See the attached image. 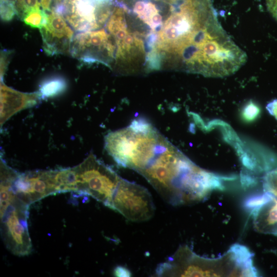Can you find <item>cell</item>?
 Masks as SVG:
<instances>
[{"instance_id":"cell-1","label":"cell","mask_w":277,"mask_h":277,"mask_svg":"<svg viewBox=\"0 0 277 277\" xmlns=\"http://www.w3.org/2000/svg\"><path fill=\"white\" fill-rule=\"evenodd\" d=\"M172 205L199 202L214 189V174L202 169L166 138L150 163L138 172Z\"/></svg>"},{"instance_id":"cell-2","label":"cell","mask_w":277,"mask_h":277,"mask_svg":"<svg viewBox=\"0 0 277 277\" xmlns=\"http://www.w3.org/2000/svg\"><path fill=\"white\" fill-rule=\"evenodd\" d=\"M165 138L150 122L140 117L108 133L105 147L118 165L138 172L152 160Z\"/></svg>"},{"instance_id":"cell-3","label":"cell","mask_w":277,"mask_h":277,"mask_svg":"<svg viewBox=\"0 0 277 277\" xmlns=\"http://www.w3.org/2000/svg\"><path fill=\"white\" fill-rule=\"evenodd\" d=\"M0 195L2 239L13 254L28 255L32 249L28 225L29 205L19 199L9 187H1Z\"/></svg>"},{"instance_id":"cell-4","label":"cell","mask_w":277,"mask_h":277,"mask_svg":"<svg viewBox=\"0 0 277 277\" xmlns=\"http://www.w3.org/2000/svg\"><path fill=\"white\" fill-rule=\"evenodd\" d=\"M74 168L76 192L91 196L110 208L113 194L122 177L93 154Z\"/></svg>"},{"instance_id":"cell-5","label":"cell","mask_w":277,"mask_h":277,"mask_svg":"<svg viewBox=\"0 0 277 277\" xmlns=\"http://www.w3.org/2000/svg\"><path fill=\"white\" fill-rule=\"evenodd\" d=\"M113 5L112 0H54L51 11L63 16L73 30L85 32L103 26Z\"/></svg>"},{"instance_id":"cell-6","label":"cell","mask_w":277,"mask_h":277,"mask_svg":"<svg viewBox=\"0 0 277 277\" xmlns=\"http://www.w3.org/2000/svg\"><path fill=\"white\" fill-rule=\"evenodd\" d=\"M110 209L132 222H144L154 215L155 207L148 190L121 178L113 194Z\"/></svg>"},{"instance_id":"cell-7","label":"cell","mask_w":277,"mask_h":277,"mask_svg":"<svg viewBox=\"0 0 277 277\" xmlns=\"http://www.w3.org/2000/svg\"><path fill=\"white\" fill-rule=\"evenodd\" d=\"M4 179L17 197L28 205L57 192L55 171H35L19 174L11 168Z\"/></svg>"},{"instance_id":"cell-8","label":"cell","mask_w":277,"mask_h":277,"mask_svg":"<svg viewBox=\"0 0 277 277\" xmlns=\"http://www.w3.org/2000/svg\"><path fill=\"white\" fill-rule=\"evenodd\" d=\"M115 47L104 29L80 32L73 36L70 53L87 63H100L107 66L114 58Z\"/></svg>"},{"instance_id":"cell-9","label":"cell","mask_w":277,"mask_h":277,"mask_svg":"<svg viewBox=\"0 0 277 277\" xmlns=\"http://www.w3.org/2000/svg\"><path fill=\"white\" fill-rule=\"evenodd\" d=\"M39 30L43 49L48 55L70 53L73 31L63 16L50 11L46 23Z\"/></svg>"},{"instance_id":"cell-10","label":"cell","mask_w":277,"mask_h":277,"mask_svg":"<svg viewBox=\"0 0 277 277\" xmlns=\"http://www.w3.org/2000/svg\"><path fill=\"white\" fill-rule=\"evenodd\" d=\"M251 213L258 232L277 235V199L274 196L265 192L261 194Z\"/></svg>"},{"instance_id":"cell-11","label":"cell","mask_w":277,"mask_h":277,"mask_svg":"<svg viewBox=\"0 0 277 277\" xmlns=\"http://www.w3.org/2000/svg\"><path fill=\"white\" fill-rule=\"evenodd\" d=\"M40 97L39 92L22 93L1 84V118H6V116L11 115L20 109L35 104Z\"/></svg>"},{"instance_id":"cell-12","label":"cell","mask_w":277,"mask_h":277,"mask_svg":"<svg viewBox=\"0 0 277 277\" xmlns=\"http://www.w3.org/2000/svg\"><path fill=\"white\" fill-rule=\"evenodd\" d=\"M66 87V82L63 78L54 77L44 81L39 92L42 98L50 97L62 92Z\"/></svg>"},{"instance_id":"cell-13","label":"cell","mask_w":277,"mask_h":277,"mask_svg":"<svg viewBox=\"0 0 277 277\" xmlns=\"http://www.w3.org/2000/svg\"><path fill=\"white\" fill-rule=\"evenodd\" d=\"M48 14L39 8L34 9L23 17V21L27 25L35 28H41L47 21Z\"/></svg>"},{"instance_id":"cell-14","label":"cell","mask_w":277,"mask_h":277,"mask_svg":"<svg viewBox=\"0 0 277 277\" xmlns=\"http://www.w3.org/2000/svg\"><path fill=\"white\" fill-rule=\"evenodd\" d=\"M16 14L23 19L30 11L40 8L39 0H13Z\"/></svg>"},{"instance_id":"cell-15","label":"cell","mask_w":277,"mask_h":277,"mask_svg":"<svg viewBox=\"0 0 277 277\" xmlns=\"http://www.w3.org/2000/svg\"><path fill=\"white\" fill-rule=\"evenodd\" d=\"M261 113V109L255 102L250 101L242 108L241 115L242 119L245 122L250 123L254 122L259 116Z\"/></svg>"},{"instance_id":"cell-16","label":"cell","mask_w":277,"mask_h":277,"mask_svg":"<svg viewBox=\"0 0 277 277\" xmlns=\"http://www.w3.org/2000/svg\"><path fill=\"white\" fill-rule=\"evenodd\" d=\"M264 191L277 199V169L267 172L263 179Z\"/></svg>"},{"instance_id":"cell-17","label":"cell","mask_w":277,"mask_h":277,"mask_svg":"<svg viewBox=\"0 0 277 277\" xmlns=\"http://www.w3.org/2000/svg\"><path fill=\"white\" fill-rule=\"evenodd\" d=\"M16 14L13 0H1V16L5 21H9Z\"/></svg>"},{"instance_id":"cell-18","label":"cell","mask_w":277,"mask_h":277,"mask_svg":"<svg viewBox=\"0 0 277 277\" xmlns=\"http://www.w3.org/2000/svg\"><path fill=\"white\" fill-rule=\"evenodd\" d=\"M10 52L7 50H3L1 51V77L3 76L7 65L8 63V61L9 60V56L10 55Z\"/></svg>"},{"instance_id":"cell-19","label":"cell","mask_w":277,"mask_h":277,"mask_svg":"<svg viewBox=\"0 0 277 277\" xmlns=\"http://www.w3.org/2000/svg\"><path fill=\"white\" fill-rule=\"evenodd\" d=\"M267 7L273 17L277 20V0H267Z\"/></svg>"},{"instance_id":"cell-20","label":"cell","mask_w":277,"mask_h":277,"mask_svg":"<svg viewBox=\"0 0 277 277\" xmlns=\"http://www.w3.org/2000/svg\"><path fill=\"white\" fill-rule=\"evenodd\" d=\"M268 112L277 120V100H273L266 106Z\"/></svg>"},{"instance_id":"cell-21","label":"cell","mask_w":277,"mask_h":277,"mask_svg":"<svg viewBox=\"0 0 277 277\" xmlns=\"http://www.w3.org/2000/svg\"><path fill=\"white\" fill-rule=\"evenodd\" d=\"M114 274L117 276H130V271L126 268L121 266H118L115 268Z\"/></svg>"},{"instance_id":"cell-22","label":"cell","mask_w":277,"mask_h":277,"mask_svg":"<svg viewBox=\"0 0 277 277\" xmlns=\"http://www.w3.org/2000/svg\"><path fill=\"white\" fill-rule=\"evenodd\" d=\"M52 0H39L41 5L44 10L50 11V5Z\"/></svg>"}]
</instances>
